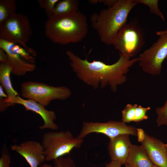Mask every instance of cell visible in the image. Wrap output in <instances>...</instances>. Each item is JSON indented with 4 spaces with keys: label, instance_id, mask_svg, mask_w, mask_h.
I'll list each match as a JSON object with an SVG mask.
<instances>
[{
    "label": "cell",
    "instance_id": "9a60e30c",
    "mask_svg": "<svg viewBox=\"0 0 167 167\" xmlns=\"http://www.w3.org/2000/svg\"><path fill=\"white\" fill-rule=\"evenodd\" d=\"M126 163L131 167H153L154 165L142 145L133 144Z\"/></svg>",
    "mask_w": 167,
    "mask_h": 167
},
{
    "label": "cell",
    "instance_id": "9c48e42d",
    "mask_svg": "<svg viewBox=\"0 0 167 167\" xmlns=\"http://www.w3.org/2000/svg\"><path fill=\"white\" fill-rule=\"evenodd\" d=\"M92 133L104 134L109 139L122 134L137 136V128L128 126L122 121H109L105 122H84L77 137L83 139L87 135Z\"/></svg>",
    "mask_w": 167,
    "mask_h": 167
},
{
    "label": "cell",
    "instance_id": "e0dca14e",
    "mask_svg": "<svg viewBox=\"0 0 167 167\" xmlns=\"http://www.w3.org/2000/svg\"><path fill=\"white\" fill-rule=\"evenodd\" d=\"M79 5L78 0H59L55 5L54 15H66L78 12Z\"/></svg>",
    "mask_w": 167,
    "mask_h": 167
},
{
    "label": "cell",
    "instance_id": "cb8c5ba5",
    "mask_svg": "<svg viewBox=\"0 0 167 167\" xmlns=\"http://www.w3.org/2000/svg\"><path fill=\"white\" fill-rule=\"evenodd\" d=\"M151 109L150 107H143L141 105H137L135 109L134 122H137L147 119L148 117L146 114L147 112Z\"/></svg>",
    "mask_w": 167,
    "mask_h": 167
},
{
    "label": "cell",
    "instance_id": "44dd1931",
    "mask_svg": "<svg viewBox=\"0 0 167 167\" xmlns=\"http://www.w3.org/2000/svg\"><path fill=\"white\" fill-rule=\"evenodd\" d=\"M155 111L157 115L156 122L157 126H167V99L163 106L156 108Z\"/></svg>",
    "mask_w": 167,
    "mask_h": 167
},
{
    "label": "cell",
    "instance_id": "d590c367",
    "mask_svg": "<svg viewBox=\"0 0 167 167\" xmlns=\"http://www.w3.org/2000/svg\"><path fill=\"white\" fill-rule=\"evenodd\" d=\"M166 58V59H167V58Z\"/></svg>",
    "mask_w": 167,
    "mask_h": 167
},
{
    "label": "cell",
    "instance_id": "ac0fdd59",
    "mask_svg": "<svg viewBox=\"0 0 167 167\" xmlns=\"http://www.w3.org/2000/svg\"><path fill=\"white\" fill-rule=\"evenodd\" d=\"M16 8L14 0H0V25L16 13Z\"/></svg>",
    "mask_w": 167,
    "mask_h": 167
},
{
    "label": "cell",
    "instance_id": "30bf717a",
    "mask_svg": "<svg viewBox=\"0 0 167 167\" xmlns=\"http://www.w3.org/2000/svg\"><path fill=\"white\" fill-rule=\"evenodd\" d=\"M9 106H14L15 104L22 105L26 110H30L39 114L44 121V124L39 127L41 130L49 129L52 130L58 129V125L54 121L56 118L55 112L48 110L41 104L32 99H23L19 96L11 98L3 99Z\"/></svg>",
    "mask_w": 167,
    "mask_h": 167
},
{
    "label": "cell",
    "instance_id": "8992f818",
    "mask_svg": "<svg viewBox=\"0 0 167 167\" xmlns=\"http://www.w3.org/2000/svg\"><path fill=\"white\" fill-rule=\"evenodd\" d=\"M144 43L143 31L135 21H132L120 29L112 45L120 53L131 58L141 51Z\"/></svg>",
    "mask_w": 167,
    "mask_h": 167
},
{
    "label": "cell",
    "instance_id": "e575fe53",
    "mask_svg": "<svg viewBox=\"0 0 167 167\" xmlns=\"http://www.w3.org/2000/svg\"><path fill=\"white\" fill-rule=\"evenodd\" d=\"M153 167H160L159 166H157V165H154Z\"/></svg>",
    "mask_w": 167,
    "mask_h": 167
},
{
    "label": "cell",
    "instance_id": "52a82bcc",
    "mask_svg": "<svg viewBox=\"0 0 167 167\" xmlns=\"http://www.w3.org/2000/svg\"><path fill=\"white\" fill-rule=\"evenodd\" d=\"M158 40L138 57L139 65L146 73L152 75L161 73L162 63L167 57V33L156 32Z\"/></svg>",
    "mask_w": 167,
    "mask_h": 167
},
{
    "label": "cell",
    "instance_id": "7c38bea8",
    "mask_svg": "<svg viewBox=\"0 0 167 167\" xmlns=\"http://www.w3.org/2000/svg\"><path fill=\"white\" fill-rule=\"evenodd\" d=\"M0 48L3 49L7 55L8 62L12 68V74L21 76L35 70V65L25 60L16 51L14 43L0 39Z\"/></svg>",
    "mask_w": 167,
    "mask_h": 167
},
{
    "label": "cell",
    "instance_id": "484cf974",
    "mask_svg": "<svg viewBox=\"0 0 167 167\" xmlns=\"http://www.w3.org/2000/svg\"><path fill=\"white\" fill-rule=\"evenodd\" d=\"M117 0H89L88 2L90 4H96L98 2L101 3L110 7L113 6Z\"/></svg>",
    "mask_w": 167,
    "mask_h": 167
},
{
    "label": "cell",
    "instance_id": "4316f807",
    "mask_svg": "<svg viewBox=\"0 0 167 167\" xmlns=\"http://www.w3.org/2000/svg\"><path fill=\"white\" fill-rule=\"evenodd\" d=\"M146 133L142 128H137V136L138 141L141 143L145 139Z\"/></svg>",
    "mask_w": 167,
    "mask_h": 167
},
{
    "label": "cell",
    "instance_id": "1f68e13d",
    "mask_svg": "<svg viewBox=\"0 0 167 167\" xmlns=\"http://www.w3.org/2000/svg\"><path fill=\"white\" fill-rule=\"evenodd\" d=\"M162 33H167V30H164V31H160Z\"/></svg>",
    "mask_w": 167,
    "mask_h": 167
},
{
    "label": "cell",
    "instance_id": "3957f363",
    "mask_svg": "<svg viewBox=\"0 0 167 167\" xmlns=\"http://www.w3.org/2000/svg\"><path fill=\"white\" fill-rule=\"evenodd\" d=\"M137 4L134 0H117L112 6L91 15L92 27L102 42L112 45L118 32L127 23L129 13Z\"/></svg>",
    "mask_w": 167,
    "mask_h": 167
},
{
    "label": "cell",
    "instance_id": "4fadbf2b",
    "mask_svg": "<svg viewBox=\"0 0 167 167\" xmlns=\"http://www.w3.org/2000/svg\"><path fill=\"white\" fill-rule=\"evenodd\" d=\"M141 144L154 165L167 167L166 144L146 133Z\"/></svg>",
    "mask_w": 167,
    "mask_h": 167
},
{
    "label": "cell",
    "instance_id": "5b68a950",
    "mask_svg": "<svg viewBox=\"0 0 167 167\" xmlns=\"http://www.w3.org/2000/svg\"><path fill=\"white\" fill-rule=\"evenodd\" d=\"M20 92L23 98L33 100L45 107L51 101L66 99L71 94L70 89L65 86L55 87L31 81L21 84Z\"/></svg>",
    "mask_w": 167,
    "mask_h": 167
},
{
    "label": "cell",
    "instance_id": "d6986e66",
    "mask_svg": "<svg viewBox=\"0 0 167 167\" xmlns=\"http://www.w3.org/2000/svg\"><path fill=\"white\" fill-rule=\"evenodd\" d=\"M134 1L137 4L141 3L148 6L151 13L159 17L163 21H165V18L163 14L159 7V0H134Z\"/></svg>",
    "mask_w": 167,
    "mask_h": 167
},
{
    "label": "cell",
    "instance_id": "d4e9b609",
    "mask_svg": "<svg viewBox=\"0 0 167 167\" xmlns=\"http://www.w3.org/2000/svg\"><path fill=\"white\" fill-rule=\"evenodd\" d=\"M10 156L6 145L4 144L1 151V155L0 158V167H10Z\"/></svg>",
    "mask_w": 167,
    "mask_h": 167
},
{
    "label": "cell",
    "instance_id": "83f0119b",
    "mask_svg": "<svg viewBox=\"0 0 167 167\" xmlns=\"http://www.w3.org/2000/svg\"><path fill=\"white\" fill-rule=\"evenodd\" d=\"M8 62V56L5 52L0 48V63H3Z\"/></svg>",
    "mask_w": 167,
    "mask_h": 167
},
{
    "label": "cell",
    "instance_id": "7402d4cb",
    "mask_svg": "<svg viewBox=\"0 0 167 167\" xmlns=\"http://www.w3.org/2000/svg\"><path fill=\"white\" fill-rule=\"evenodd\" d=\"M59 0H39L38 2L40 7L44 8L45 12L50 18L54 15V8Z\"/></svg>",
    "mask_w": 167,
    "mask_h": 167
},
{
    "label": "cell",
    "instance_id": "8fae6325",
    "mask_svg": "<svg viewBox=\"0 0 167 167\" xmlns=\"http://www.w3.org/2000/svg\"><path fill=\"white\" fill-rule=\"evenodd\" d=\"M11 148L24 157L30 167H38L45 161L44 148L37 141L28 140L14 144Z\"/></svg>",
    "mask_w": 167,
    "mask_h": 167
},
{
    "label": "cell",
    "instance_id": "836d02e7",
    "mask_svg": "<svg viewBox=\"0 0 167 167\" xmlns=\"http://www.w3.org/2000/svg\"><path fill=\"white\" fill-rule=\"evenodd\" d=\"M166 154H167V144H166Z\"/></svg>",
    "mask_w": 167,
    "mask_h": 167
},
{
    "label": "cell",
    "instance_id": "277c9868",
    "mask_svg": "<svg viewBox=\"0 0 167 167\" xmlns=\"http://www.w3.org/2000/svg\"><path fill=\"white\" fill-rule=\"evenodd\" d=\"M84 141L74 137L69 131H48L43 135L41 144L45 161H54L70 153L74 148H79Z\"/></svg>",
    "mask_w": 167,
    "mask_h": 167
},
{
    "label": "cell",
    "instance_id": "5bb4252c",
    "mask_svg": "<svg viewBox=\"0 0 167 167\" xmlns=\"http://www.w3.org/2000/svg\"><path fill=\"white\" fill-rule=\"evenodd\" d=\"M132 145L129 135H120L109 139L108 150L111 161L125 165Z\"/></svg>",
    "mask_w": 167,
    "mask_h": 167
},
{
    "label": "cell",
    "instance_id": "603a6c76",
    "mask_svg": "<svg viewBox=\"0 0 167 167\" xmlns=\"http://www.w3.org/2000/svg\"><path fill=\"white\" fill-rule=\"evenodd\" d=\"M54 167H78L69 156L62 157L53 161Z\"/></svg>",
    "mask_w": 167,
    "mask_h": 167
},
{
    "label": "cell",
    "instance_id": "ba28073f",
    "mask_svg": "<svg viewBox=\"0 0 167 167\" xmlns=\"http://www.w3.org/2000/svg\"><path fill=\"white\" fill-rule=\"evenodd\" d=\"M29 20L16 13L0 25V39L26 47L32 34Z\"/></svg>",
    "mask_w": 167,
    "mask_h": 167
},
{
    "label": "cell",
    "instance_id": "f1b7e54d",
    "mask_svg": "<svg viewBox=\"0 0 167 167\" xmlns=\"http://www.w3.org/2000/svg\"><path fill=\"white\" fill-rule=\"evenodd\" d=\"M122 165L118 162L111 161L105 164V167H121Z\"/></svg>",
    "mask_w": 167,
    "mask_h": 167
},
{
    "label": "cell",
    "instance_id": "d6a6232c",
    "mask_svg": "<svg viewBox=\"0 0 167 167\" xmlns=\"http://www.w3.org/2000/svg\"><path fill=\"white\" fill-rule=\"evenodd\" d=\"M125 167H131L130 165L127 164L126 163L125 165Z\"/></svg>",
    "mask_w": 167,
    "mask_h": 167
},
{
    "label": "cell",
    "instance_id": "6da1fadb",
    "mask_svg": "<svg viewBox=\"0 0 167 167\" xmlns=\"http://www.w3.org/2000/svg\"><path fill=\"white\" fill-rule=\"evenodd\" d=\"M66 54L70 66L79 79L95 89L109 86L114 92L118 86L126 82L130 68L138 61V57L131 59L120 53L118 60L108 65L99 61L90 62L87 58L82 59L71 50H67Z\"/></svg>",
    "mask_w": 167,
    "mask_h": 167
},
{
    "label": "cell",
    "instance_id": "ffe728a7",
    "mask_svg": "<svg viewBox=\"0 0 167 167\" xmlns=\"http://www.w3.org/2000/svg\"><path fill=\"white\" fill-rule=\"evenodd\" d=\"M137 105L136 104L126 105L122 111V122L126 123L134 122L135 109Z\"/></svg>",
    "mask_w": 167,
    "mask_h": 167
},
{
    "label": "cell",
    "instance_id": "f546056e",
    "mask_svg": "<svg viewBox=\"0 0 167 167\" xmlns=\"http://www.w3.org/2000/svg\"><path fill=\"white\" fill-rule=\"evenodd\" d=\"M7 95L4 92L3 88L2 86L0 85V97L3 98H7Z\"/></svg>",
    "mask_w": 167,
    "mask_h": 167
},
{
    "label": "cell",
    "instance_id": "4dcf8cb0",
    "mask_svg": "<svg viewBox=\"0 0 167 167\" xmlns=\"http://www.w3.org/2000/svg\"><path fill=\"white\" fill-rule=\"evenodd\" d=\"M40 167H52V165L48 164L43 163L40 166Z\"/></svg>",
    "mask_w": 167,
    "mask_h": 167
},
{
    "label": "cell",
    "instance_id": "2e32d148",
    "mask_svg": "<svg viewBox=\"0 0 167 167\" xmlns=\"http://www.w3.org/2000/svg\"><path fill=\"white\" fill-rule=\"evenodd\" d=\"M12 68L8 62L0 64V83L6 92L8 98L18 96V92L13 88L10 75Z\"/></svg>",
    "mask_w": 167,
    "mask_h": 167
},
{
    "label": "cell",
    "instance_id": "7a4b0ae2",
    "mask_svg": "<svg viewBox=\"0 0 167 167\" xmlns=\"http://www.w3.org/2000/svg\"><path fill=\"white\" fill-rule=\"evenodd\" d=\"M88 31L86 16L79 11L68 15H53L45 24V36L53 43L60 45L80 42Z\"/></svg>",
    "mask_w": 167,
    "mask_h": 167
}]
</instances>
